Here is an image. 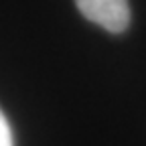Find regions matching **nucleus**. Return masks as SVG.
<instances>
[{
  "label": "nucleus",
  "instance_id": "obj_2",
  "mask_svg": "<svg viewBox=\"0 0 146 146\" xmlns=\"http://www.w3.org/2000/svg\"><path fill=\"white\" fill-rule=\"evenodd\" d=\"M0 146H14V138H12V130L10 124L6 120V116L0 110Z\"/></svg>",
  "mask_w": 146,
  "mask_h": 146
},
{
  "label": "nucleus",
  "instance_id": "obj_1",
  "mask_svg": "<svg viewBox=\"0 0 146 146\" xmlns=\"http://www.w3.org/2000/svg\"><path fill=\"white\" fill-rule=\"evenodd\" d=\"M75 4L87 21L110 33H122L130 25L128 0H75Z\"/></svg>",
  "mask_w": 146,
  "mask_h": 146
}]
</instances>
